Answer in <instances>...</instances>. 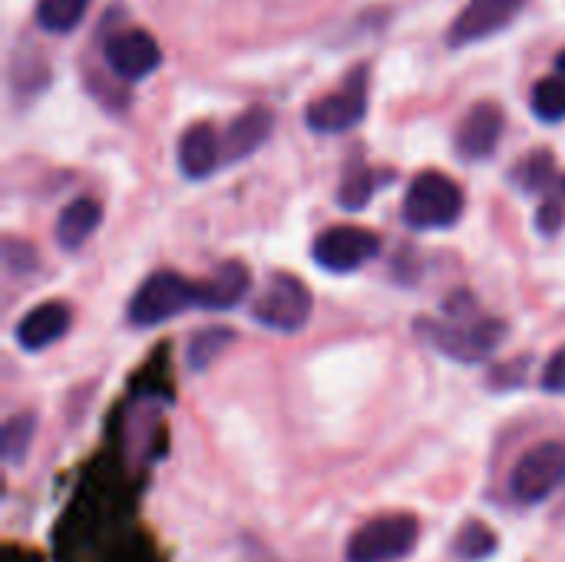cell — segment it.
Returning a JSON list of instances; mask_svg holds the SVG:
<instances>
[{"label":"cell","mask_w":565,"mask_h":562,"mask_svg":"<svg viewBox=\"0 0 565 562\" xmlns=\"http://www.w3.org/2000/svg\"><path fill=\"white\" fill-rule=\"evenodd\" d=\"M179 169L185 179H205L218 169L222 159V139L212 129V123H195L179 136V149H175Z\"/></svg>","instance_id":"obj_14"},{"label":"cell","mask_w":565,"mask_h":562,"mask_svg":"<svg viewBox=\"0 0 565 562\" xmlns=\"http://www.w3.org/2000/svg\"><path fill=\"white\" fill-rule=\"evenodd\" d=\"M377 176H381V172H374V169H354V172H348L344 182H341L338 202H341L344 209H351V212L364 209V205L371 202V195L377 192Z\"/></svg>","instance_id":"obj_22"},{"label":"cell","mask_w":565,"mask_h":562,"mask_svg":"<svg viewBox=\"0 0 565 562\" xmlns=\"http://www.w3.org/2000/svg\"><path fill=\"white\" fill-rule=\"evenodd\" d=\"M271 126H275V113L268 106L245 109L238 119H232V126L222 136V159L225 162H238V159L252 156L271 136Z\"/></svg>","instance_id":"obj_15"},{"label":"cell","mask_w":565,"mask_h":562,"mask_svg":"<svg viewBox=\"0 0 565 562\" xmlns=\"http://www.w3.org/2000/svg\"><path fill=\"white\" fill-rule=\"evenodd\" d=\"M533 113L543 123H559V119H565V79H559V76H543L533 86Z\"/></svg>","instance_id":"obj_20"},{"label":"cell","mask_w":565,"mask_h":562,"mask_svg":"<svg viewBox=\"0 0 565 562\" xmlns=\"http://www.w3.org/2000/svg\"><path fill=\"white\" fill-rule=\"evenodd\" d=\"M103 60L113 70V76H119V79H146L162 63V50L149 30L129 26L106 40Z\"/></svg>","instance_id":"obj_9"},{"label":"cell","mask_w":565,"mask_h":562,"mask_svg":"<svg viewBox=\"0 0 565 562\" xmlns=\"http://www.w3.org/2000/svg\"><path fill=\"white\" fill-rule=\"evenodd\" d=\"M420 331L434 341V348L460 364H477L483 358H490L503 338H507V325L497 318H450V321H430L420 325Z\"/></svg>","instance_id":"obj_4"},{"label":"cell","mask_w":565,"mask_h":562,"mask_svg":"<svg viewBox=\"0 0 565 562\" xmlns=\"http://www.w3.org/2000/svg\"><path fill=\"white\" fill-rule=\"evenodd\" d=\"M420 540V520L414 513H384L367 520L348 540L344 562H401Z\"/></svg>","instance_id":"obj_2"},{"label":"cell","mask_w":565,"mask_h":562,"mask_svg":"<svg viewBox=\"0 0 565 562\" xmlns=\"http://www.w3.org/2000/svg\"><path fill=\"white\" fill-rule=\"evenodd\" d=\"M311 308H315V298H311V288L288 275V272H275L268 282H265V291L255 298L252 305V318L268 328V331H278V335H295L308 325L311 318Z\"/></svg>","instance_id":"obj_3"},{"label":"cell","mask_w":565,"mask_h":562,"mask_svg":"<svg viewBox=\"0 0 565 562\" xmlns=\"http://www.w3.org/2000/svg\"><path fill=\"white\" fill-rule=\"evenodd\" d=\"M463 215V189L437 172L427 169L420 172L404 195V222L417 232H437V229H450L457 225Z\"/></svg>","instance_id":"obj_1"},{"label":"cell","mask_w":565,"mask_h":562,"mask_svg":"<svg viewBox=\"0 0 565 562\" xmlns=\"http://www.w3.org/2000/svg\"><path fill=\"white\" fill-rule=\"evenodd\" d=\"M523 3L526 0H470L460 10V17L454 20V26L447 30V43L467 46L483 36H493L497 30L513 23V17L523 10Z\"/></svg>","instance_id":"obj_10"},{"label":"cell","mask_w":565,"mask_h":562,"mask_svg":"<svg viewBox=\"0 0 565 562\" xmlns=\"http://www.w3.org/2000/svg\"><path fill=\"white\" fill-rule=\"evenodd\" d=\"M33 424H36L33 414H17V417L7 421V427H3V457H7L10 467L23 464V457L30 450V441H33Z\"/></svg>","instance_id":"obj_23"},{"label":"cell","mask_w":565,"mask_h":562,"mask_svg":"<svg viewBox=\"0 0 565 562\" xmlns=\"http://www.w3.org/2000/svg\"><path fill=\"white\" fill-rule=\"evenodd\" d=\"M510 179H513V185H516L520 192H526V195H530V192H550V189L559 182L553 152L533 149L530 156H523V159L513 166Z\"/></svg>","instance_id":"obj_17"},{"label":"cell","mask_w":565,"mask_h":562,"mask_svg":"<svg viewBox=\"0 0 565 562\" xmlns=\"http://www.w3.org/2000/svg\"><path fill=\"white\" fill-rule=\"evenodd\" d=\"M185 308H195V282H185L179 272H156L132 295L126 318L136 328H156Z\"/></svg>","instance_id":"obj_6"},{"label":"cell","mask_w":565,"mask_h":562,"mask_svg":"<svg viewBox=\"0 0 565 562\" xmlns=\"http://www.w3.org/2000/svg\"><path fill=\"white\" fill-rule=\"evenodd\" d=\"M252 291V272L245 262H222L209 278L195 282V308L228 311Z\"/></svg>","instance_id":"obj_13"},{"label":"cell","mask_w":565,"mask_h":562,"mask_svg":"<svg viewBox=\"0 0 565 562\" xmlns=\"http://www.w3.org/2000/svg\"><path fill=\"white\" fill-rule=\"evenodd\" d=\"M565 484V444L563 441H543L530 447L513 474H510V497L523 507H536L550 500Z\"/></svg>","instance_id":"obj_5"},{"label":"cell","mask_w":565,"mask_h":562,"mask_svg":"<svg viewBox=\"0 0 565 562\" xmlns=\"http://www.w3.org/2000/svg\"><path fill=\"white\" fill-rule=\"evenodd\" d=\"M103 222V205L96 199H73L70 205H63V212L56 215V242L63 252H76L83 248L93 232Z\"/></svg>","instance_id":"obj_16"},{"label":"cell","mask_w":565,"mask_h":562,"mask_svg":"<svg viewBox=\"0 0 565 562\" xmlns=\"http://www.w3.org/2000/svg\"><path fill=\"white\" fill-rule=\"evenodd\" d=\"M457 556L467 562H483L487 556L497 553V537L487 523H467L460 533H457Z\"/></svg>","instance_id":"obj_21"},{"label":"cell","mask_w":565,"mask_h":562,"mask_svg":"<svg viewBox=\"0 0 565 562\" xmlns=\"http://www.w3.org/2000/svg\"><path fill=\"white\" fill-rule=\"evenodd\" d=\"M556 76H559V79H565V50L559 53V56H556Z\"/></svg>","instance_id":"obj_26"},{"label":"cell","mask_w":565,"mask_h":562,"mask_svg":"<svg viewBox=\"0 0 565 562\" xmlns=\"http://www.w3.org/2000/svg\"><path fill=\"white\" fill-rule=\"evenodd\" d=\"M232 341H235V331H228V328H205V331H199L189 341V368L192 371L212 368V361H218Z\"/></svg>","instance_id":"obj_19"},{"label":"cell","mask_w":565,"mask_h":562,"mask_svg":"<svg viewBox=\"0 0 565 562\" xmlns=\"http://www.w3.org/2000/svg\"><path fill=\"white\" fill-rule=\"evenodd\" d=\"M503 109L497 103H477L457 126V156L463 162L490 159L503 136Z\"/></svg>","instance_id":"obj_11"},{"label":"cell","mask_w":565,"mask_h":562,"mask_svg":"<svg viewBox=\"0 0 565 562\" xmlns=\"http://www.w3.org/2000/svg\"><path fill=\"white\" fill-rule=\"evenodd\" d=\"M565 225V176H559V182L546 192L540 212H536V229L543 235H556L563 232Z\"/></svg>","instance_id":"obj_24"},{"label":"cell","mask_w":565,"mask_h":562,"mask_svg":"<svg viewBox=\"0 0 565 562\" xmlns=\"http://www.w3.org/2000/svg\"><path fill=\"white\" fill-rule=\"evenodd\" d=\"M377 252H381V238L364 225H331L311 245L315 262L331 275H351L361 265H367Z\"/></svg>","instance_id":"obj_7"},{"label":"cell","mask_w":565,"mask_h":562,"mask_svg":"<svg viewBox=\"0 0 565 562\" xmlns=\"http://www.w3.org/2000/svg\"><path fill=\"white\" fill-rule=\"evenodd\" d=\"M543 391H550V394H565V348H559V351L546 361V368H543Z\"/></svg>","instance_id":"obj_25"},{"label":"cell","mask_w":565,"mask_h":562,"mask_svg":"<svg viewBox=\"0 0 565 562\" xmlns=\"http://www.w3.org/2000/svg\"><path fill=\"white\" fill-rule=\"evenodd\" d=\"M70 325H73L70 305H63V301H43V305L30 308V311L17 321L13 338H17V344H20L23 351H43V348L56 344V341L70 331Z\"/></svg>","instance_id":"obj_12"},{"label":"cell","mask_w":565,"mask_h":562,"mask_svg":"<svg viewBox=\"0 0 565 562\" xmlns=\"http://www.w3.org/2000/svg\"><path fill=\"white\" fill-rule=\"evenodd\" d=\"M364 116H367L364 66H358V70L351 73V79H348L341 89H334V93L315 99V103L305 109L308 126H311L315 132H321V136L348 132V129H354Z\"/></svg>","instance_id":"obj_8"},{"label":"cell","mask_w":565,"mask_h":562,"mask_svg":"<svg viewBox=\"0 0 565 562\" xmlns=\"http://www.w3.org/2000/svg\"><path fill=\"white\" fill-rule=\"evenodd\" d=\"M89 0H36V23L46 33H70L86 17Z\"/></svg>","instance_id":"obj_18"}]
</instances>
